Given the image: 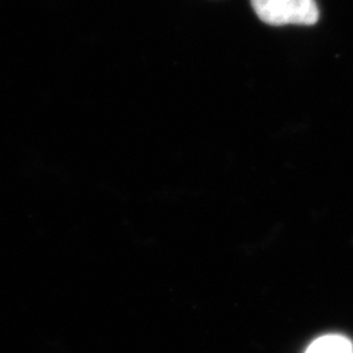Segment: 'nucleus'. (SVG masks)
<instances>
[{
  "label": "nucleus",
  "instance_id": "1",
  "mask_svg": "<svg viewBox=\"0 0 353 353\" xmlns=\"http://www.w3.org/2000/svg\"><path fill=\"white\" fill-rule=\"evenodd\" d=\"M258 17L271 26H313L319 11L316 0H252Z\"/></svg>",
  "mask_w": 353,
  "mask_h": 353
},
{
  "label": "nucleus",
  "instance_id": "2",
  "mask_svg": "<svg viewBox=\"0 0 353 353\" xmlns=\"http://www.w3.org/2000/svg\"><path fill=\"white\" fill-rule=\"evenodd\" d=\"M306 353H353L352 344L341 335H327L314 341Z\"/></svg>",
  "mask_w": 353,
  "mask_h": 353
}]
</instances>
